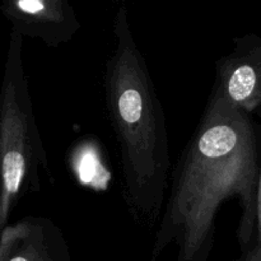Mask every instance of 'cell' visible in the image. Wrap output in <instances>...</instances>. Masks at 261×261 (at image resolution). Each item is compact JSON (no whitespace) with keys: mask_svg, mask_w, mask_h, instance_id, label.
<instances>
[{"mask_svg":"<svg viewBox=\"0 0 261 261\" xmlns=\"http://www.w3.org/2000/svg\"><path fill=\"white\" fill-rule=\"evenodd\" d=\"M0 12L12 31L53 48L71 41L82 25L68 0H4Z\"/></svg>","mask_w":261,"mask_h":261,"instance_id":"obj_4","label":"cell"},{"mask_svg":"<svg viewBox=\"0 0 261 261\" xmlns=\"http://www.w3.org/2000/svg\"><path fill=\"white\" fill-rule=\"evenodd\" d=\"M114 36L116 46L105 66L103 91L119 154L122 199L133 222L152 231L160 226L170 188L165 111L124 4L115 14Z\"/></svg>","mask_w":261,"mask_h":261,"instance_id":"obj_2","label":"cell"},{"mask_svg":"<svg viewBox=\"0 0 261 261\" xmlns=\"http://www.w3.org/2000/svg\"><path fill=\"white\" fill-rule=\"evenodd\" d=\"M213 88L242 111L251 114L261 103V47L241 48L216 64Z\"/></svg>","mask_w":261,"mask_h":261,"instance_id":"obj_6","label":"cell"},{"mask_svg":"<svg viewBox=\"0 0 261 261\" xmlns=\"http://www.w3.org/2000/svg\"><path fill=\"white\" fill-rule=\"evenodd\" d=\"M0 228L25 194L41 190V171L54 182L47 153L36 124L23 60V37L12 31L0 91Z\"/></svg>","mask_w":261,"mask_h":261,"instance_id":"obj_3","label":"cell"},{"mask_svg":"<svg viewBox=\"0 0 261 261\" xmlns=\"http://www.w3.org/2000/svg\"><path fill=\"white\" fill-rule=\"evenodd\" d=\"M260 162L250 114L213 88L173 170L152 261L171 245L177 247V261H208L217 214L229 199L241 208L236 236L246 254L256 233Z\"/></svg>","mask_w":261,"mask_h":261,"instance_id":"obj_1","label":"cell"},{"mask_svg":"<svg viewBox=\"0 0 261 261\" xmlns=\"http://www.w3.org/2000/svg\"><path fill=\"white\" fill-rule=\"evenodd\" d=\"M0 261H71L60 227L46 217H25L2 228Z\"/></svg>","mask_w":261,"mask_h":261,"instance_id":"obj_5","label":"cell"},{"mask_svg":"<svg viewBox=\"0 0 261 261\" xmlns=\"http://www.w3.org/2000/svg\"><path fill=\"white\" fill-rule=\"evenodd\" d=\"M256 241L254 247L249 250L242 256L241 261H261V162H260V176L259 188H257V201H256Z\"/></svg>","mask_w":261,"mask_h":261,"instance_id":"obj_7","label":"cell"}]
</instances>
